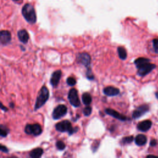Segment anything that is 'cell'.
<instances>
[{"instance_id":"6da1fadb","label":"cell","mask_w":158,"mask_h":158,"mask_svg":"<svg viewBox=\"0 0 158 158\" xmlns=\"http://www.w3.org/2000/svg\"><path fill=\"white\" fill-rule=\"evenodd\" d=\"M50 96V93L48 88L46 86H43L38 92V96L36 97L35 101V104L34 107V110H36L40 108H41L43 105L48 101Z\"/></svg>"},{"instance_id":"7a4b0ae2","label":"cell","mask_w":158,"mask_h":158,"mask_svg":"<svg viewBox=\"0 0 158 158\" xmlns=\"http://www.w3.org/2000/svg\"><path fill=\"white\" fill-rule=\"evenodd\" d=\"M22 14L24 19L30 24H34L36 22V15L34 8L30 4H25L22 9Z\"/></svg>"},{"instance_id":"3957f363","label":"cell","mask_w":158,"mask_h":158,"mask_svg":"<svg viewBox=\"0 0 158 158\" xmlns=\"http://www.w3.org/2000/svg\"><path fill=\"white\" fill-rule=\"evenodd\" d=\"M55 128L57 131L59 132H67L69 135L75 134L78 131V128L77 127L73 128L72 124L69 120H62L61 122L57 123L55 125Z\"/></svg>"},{"instance_id":"277c9868","label":"cell","mask_w":158,"mask_h":158,"mask_svg":"<svg viewBox=\"0 0 158 158\" xmlns=\"http://www.w3.org/2000/svg\"><path fill=\"white\" fill-rule=\"evenodd\" d=\"M25 132L27 135H33L34 136H38L42 133V128L38 124H27L25 127Z\"/></svg>"},{"instance_id":"5b68a950","label":"cell","mask_w":158,"mask_h":158,"mask_svg":"<svg viewBox=\"0 0 158 158\" xmlns=\"http://www.w3.org/2000/svg\"><path fill=\"white\" fill-rule=\"evenodd\" d=\"M67 113V108L64 104H59L55 108L52 114V119L58 120L66 115Z\"/></svg>"},{"instance_id":"8992f818","label":"cell","mask_w":158,"mask_h":158,"mask_svg":"<svg viewBox=\"0 0 158 158\" xmlns=\"http://www.w3.org/2000/svg\"><path fill=\"white\" fill-rule=\"evenodd\" d=\"M68 99L72 106L78 108L80 106V101L78 95V91L76 88H72L68 94Z\"/></svg>"},{"instance_id":"52a82bcc","label":"cell","mask_w":158,"mask_h":158,"mask_svg":"<svg viewBox=\"0 0 158 158\" xmlns=\"http://www.w3.org/2000/svg\"><path fill=\"white\" fill-rule=\"evenodd\" d=\"M77 61L79 64H81L85 66L88 69L89 66L91 64V56L87 52H82L79 53L77 55Z\"/></svg>"},{"instance_id":"ba28073f","label":"cell","mask_w":158,"mask_h":158,"mask_svg":"<svg viewBox=\"0 0 158 158\" xmlns=\"http://www.w3.org/2000/svg\"><path fill=\"white\" fill-rule=\"evenodd\" d=\"M156 67V65L154 64H151V63H147V64L141 66L138 69V75L143 77L147 74H148Z\"/></svg>"},{"instance_id":"9c48e42d","label":"cell","mask_w":158,"mask_h":158,"mask_svg":"<svg viewBox=\"0 0 158 158\" xmlns=\"http://www.w3.org/2000/svg\"><path fill=\"white\" fill-rule=\"evenodd\" d=\"M149 110V106L146 104L141 105L138 108H136L132 114V117L134 119H138L142 115H144Z\"/></svg>"},{"instance_id":"30bf717a","label":"cell","mask_w":158,"mask_h":158,"mask_svg":"<svg viewBox=\"0 0 158 158\" xmlns=\"http://www.w3.org/2000/svg\"><path fill=\"white\" fill-rule=\"evenodd\" d=\"M105 113H106L107 114L110 115V116H112L113 117H114L121 121H125L129 119V118L127 117H126L125 115L121 114L117 112L116 110H115L110 108H107L105 109Z\"/></svg>"},{"instance_id":"8fae6325","label":"cell","mask_w":158,"mask_h":158,"mask_svg":"<svg viewBox=\"0 0 158 158\" xmlns=\"http://www.w3.org/2000/svg\"><path fill=\"white\" fill-rule=\"evenodd\" d=\"M0 36H1V44L3 46L8 45L11 41V34L8 30H1Z\"/></svg>"},{"instance_id":"7c38bea8","label":"cell","mask_w":158,"mask_h":158,"mask_svg":"<svg viewBox=\"0 0 158 158\" xmlns=\"http://www.w3.org/2000/svg\"><path fill=\"white\" fill-rule=\"evenodd\" d=\"M61 76L62 72L61 70H57L52 73L50 79V83L52 87H56L58 85Z\"/></svg>"},{"instance_id":"4fadbf2b","label":"cell","mask_w":158,"mask_h":158,"mask_svg":"<svg viewBox=\"0 0 158 158\" xmlns=\"http://www.w3.org/2000/svg\"><path fill=\"white\" fill-rule=\"evenodd\" d=\"M103 93L104 94H106V96H116L117 94H119L120 90L119 89L114 87H107L106 88H104L103 89Z\"/></svg>"},{"instance_id":"5bb4252c","label":"cell","mask_w":158,"mask_h":158,"mask_svg":"<svg viewBox=\"0 0 158 158\" xmlns=\"http://www.w3.org/2000/svg\"><path fill=\"white\" fill-rule=\"evenodd\" d=\"M151 126H152L151 121L149 120H146L140 122L137 125V129L138 130L145 132V131L149 130L151 129Z\"/></svg>"},{"instance_id":"9a60e30c","label":"cell","mask_w":158,"mask_h":158,"mask_svg":"<svg viewBox=\"0 0 158 158\" xmlns=\"http://www.w3.org/2000/svg\"><path fill=\"white\" fill-rule=\"evenodd\" d=\"M19 40L24 44H26L29 41V35L26 30H20L17 32Z\"/></svg>"},{"instance_id":"2e32d148","label":"cell","mask_w":158,"mask_h":158,"mask_svg":"<svg viewBox=\"0 0 158 158\" xmlns=\"http://www.w3.org/2000/svg\"><path fill=\"white\" fill-rule=\"evenodd\" d=\"M135 142L136 145L138 146H143L147 142L146 136L143 134L138 135L135 138Z\"/></svg>"},{"instance_id":"e0dca14e","label":"cell","mask_w":158,"mask_h":158,"mask_svg":"<svg viewBox=\"0 0 158 158\" xmlns=\"http://www.w3.org/2000/svg\"><path fill=\"white\" fill-rule=\"evenodd\" d=\"M43 153V150L41 148H35L31 150L30 152V156L32 158H39L40 157Z\"/></svg>"},{"instance_id":"ac0fdd59","label":"cell","mask_w":158,"mask_h":158,"mask_svg":"<svg viewBox=\"0 0 158 158\" xmlns=\"http://www.w3.org/2000/svg\"><path fill=\"white\" fill-rule=\"evenodd\" d=\"M150 62V61L149 59L145 58V57H139V58L136 59L134 63H135L136 68L138 69V68L140 67L141 66L147 64V63H149Z\"/></svg>"},{"instance_id":"d6986e66","label":"cell","mask_w":158,"mask_h":158,"mask_svg":"<svg viewBox=\"0 0 158 158\" xmlns=\"http://www.w3.org/2000/svg\"><path fill=\"white\" fill-rule=\"evenodd\" d=\"M82 99L83 104L87 105V106H89L92 102V98L91 94L88 93H84L82 94Z\"/></svg>"},{"instance_id":"ffe728a7","label":"cell","mask_w":158,"mask_h":158,"mask_svg":"<svg viewBox=\"0 0 158 158\" xmlns=\"http://www.w3.org/2000/svg\"><path fill=\"white\" fill-rule=\"evenodd\" d=\"M118 55L120 57V59L122 60H125L127 57V53L125 49L122 46H119L117 48Z\"/></svg>"},{"instance_id":"44dd1931","label":"cell","mask_w":158,"mask_h":158,"mask_svg":"<svg viewBox=\"0 0 158 158\" xmlns=\"http://www.w3.org/2000/svg\"><path fill=\"white\" fill-rule=\"evenodd\" d=\"M9 132V130L3 124L1 125V128H0V135L1 137H6Z\"/></svg>"},{"instance_id":"7402d4cb","label":"cell","mask_w":158,"mask_h":158,"mask_svg":"<svg viewBox=\"0 0 158 158\" xmlns=\"http://www.w3.org/2000/svg\"><path fill=\"white\" fill-rule=\"evenodd\" d=\"M134 140V136H126V137H124L122 139V143L124 145L125 144H129L131 143Z\"/></svg>"},{"instance_id":"603a6c76","label":"cell","mask_w":158,"mask_h":158,"mask_svg":"<svg viewBox=\"0 0 158 158\" xmlns=\"http://www.w3.org/2000/svg\"><path fill=\"white\" fill-rule=\"evenodd\" d=\"M56 148L60 151L64 150L66 148V145L64 142L62 141H57L56 143Z\"/></svg>"},{"instance_id":"cb8c5ba5","label":"cell","mask_w":158,"mask_h":158,"mask_svg":"<svg viewBox=\"0 0 158 158\" xmlns=\"http://www.w3.org/2000/svg\"><path fill=\"white\" fill-rule=\"evenodd\" d=\"M92 109L90 106H87L83 110V113L84 115L86 117L89 116V115L92 114Z\"/></svg>"},{"instance_id":"d4e9b609","label":"cell","mask_w":158,"mask_h":158,"mask_svg":"<svg viewBox=\"0 0 158 158\" xmlns=\"http://www.w3.org/2000/svg\"><path fill=\"white\" fill-rule=\"evenodd\" d=\"M66 82L69 86H74L76 84V83H77V81L73 77H70L67 78Z\"/></svg>"},{"instance_id":"484cf974","label":"cell","mask_w":158,"mask_h":158,"mask_svg":"<svg viewBox=\"0 0 158 158\" xmlns=\"http://www.w3.org/2000/svg\"><path fill=\"white\" fill-rule=\"evenodd\" d=\"M99 146V143L98 141H95L94 142H93V145H92V149L93 152L96 151V150H97Z\"/></svg>"},{"instance_id":"4316f807","label":"cell","mask_w":158,"mask_h":158,"mask_svg":"<svg viewBox=\"0 0 158 158\" xmlns=\"http://www.w3.org/2000/svg\"><path fill=\"white\" fill-rule=\"evenodd\" d=\"M152 45H153V48L157 54H158V39H154L152 40Z\"/></svg>"},{"instance_id":"83f0119b","label":"cell","mask_w":158,"mask_h":158,"mask_svg":"<svg viewBox=\"0 0 158 158\" xmlns=\"http://www.w3.org/2000/svg\"><path fill=\"white\" fill-rule=\"evenodd\" d=\"M0 150H1V151L4 152V153H8L9 152V150L8 149L7 147L3 145H1V146H0Z\"/></svg>"},{"instance_id":"f1b7e54d","label":"cell","mask_w":158,"mask_h":158,"mask_svg":"<svg viewBox=\"0 0 158 158\" xmlns=\"http://www.w3.org/2000/svg\"><path fill=\"white\" fill-rule=\"evenodd\" d=\"M156 145V141L155 140H152L150 142V145L151 146H155Z\"/></svg>"},{"instance_id":"f546056e","label":"cell","mask_w":158,"mask_h":158,"mask_svg":"<svg viewBox=\"0 0 158 158\" xmlns=\"http://www.w3.org/2000/svg\"><path fill=\"white\" fill-rule=\"evenodd\" d=\"M1 110H3V111H5V112H6V111H8V108H6V107H4V106H3V104H2V103H1Z\"/></svg>"},{"instance_id":"4dcf8cb0","label":"cell","mask_w":158,"mask_h":158,"mask_svg":"<svg viewBox=\"0 0 158 158\" xmlns=\"http://www.w3.org/2000/svg\"><path fill=\"white\" fill-rule=\"evenodd\" d=\"M13 1L15 3H22V0H13Z\"/></svg>"},{"instance_id":"1f68e13d","label":"cell","mask_w":158,"mask_h":158,"mask_svg":"<svg viewBox=\"0 0 158 158\" xmlns=\"http://www.w3.org/2000/svg\"><path fill=\"white\" fill-rule=\"evenodd\" d=\"M9 106H11L12 108H13L14 107V104H13V103H10L9 104Z\"/></svg>"},{"instance_id":"d6a6232c","label":"cell","mask_w":158,"mask_h":158,"mask_svg":"<svg viewBox=\"0 0 158 158\" xmlns=\"http://www.w3.org/2000/svg\"><path fill=\"white\" fill-rule=\"evenodd\" d=\"M155 94H156V97L157 98V99H158V92H157Z\"/></svg>"}]
</instances>
